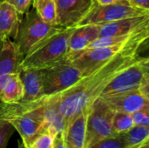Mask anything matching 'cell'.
<instances>
[{
    "instance_id": "cell-2",
    "label": "cell",
    "mask_w": 149,
    "mask_h": 148,
    "mask_svg": "<svg viewBox=\"0 0 149 148\" xmlns=\"http://www.w3.org/2000/svg\"><path fill=\"white\" fill-rule=\"evenodd\" d=\"M73 28H64L31 49L21 60L19 72L24 69H43L67 59L68 40Z\"/></svg>"
},
{
    "instance_id": "cell-3",
    "label": "cell",
    "mask_w": 149,
    "mask_h": 148,
    "mask_svg": "<svg viewBox=\"0 0 149 148\" xmlns=\"http://www.w3.org/2000/svg\"><path fill=\"white\" fill-rule=\"evenodd\" d=\"M62 29L64 28L58 24L45 22L33 8L28 10L24 17L21 19L12 41L17 45L23 59L31 49Z\"/></svg>"
},
{
    "instance_id": "cell-10",
    "label": "cell",
    "mask_w": 149,
    "mask_h": 148,
    "mask_svg": "<svg viewBox=\"0 0 149 148\" xmlns=\"http://www.w3.org/2000/svg\"><path fill=\"white\" fill-rule=\"evenodd\" d=\"M114 111L131 114L138 110L149 106V97L141 90H131L122 92L100 96Z\"/></svg>"
},
{
    "instance_id": "cell-19",
    "label": "cell",
    "mask_w": 149,
    "mask_h": 148,
    "mask_svg": "<svg viewBox=\"0 0 149 148\" xmlns=\"http://www.w3.org/2000/svg\"><path fill=\"white\" fill-rule=\"evenodd\" d=\"M20 78L24 86L22 100L32 101L44 96L40 69L30 68L21 70Z\"/></svg>"
},
{
    "instance_id": "cell-29",
    "label": "cell",
    "mask_w": 149,
    "mask_h": 148,
    "mask_svg": "<svg viewBox=\"0 0 149 148\" xmlns=\"http://www.w3.org/2000/svg\"><path fill=\"white\" fill-rule=\"evenodd\" d=\"M131 6L149 10V0H127Z\"/></svg>"
},
{
    "instance_id": "cell-25",
    "label": "cell",
    "mask_w": 149,
    "mask_h": 148,
    "mask_svg": "<svg viewBox=\"0 0 149 148\" xmlns=\"http://www.w3.org/2000/svg\"><path fill=\"white\" fill-rule=\"evenodd\" d=\"M90 148H128L120 134L98 141Z\"/></svg>"
},
{
    "instance_id": "cell-20",
    "label": "cell",
    "mask_w": 149,
    "mask_h": 148,
    "mask_svg": "<svg viewBox=\"0 0 149 148\" xmlns=\"http://www.w3.org/2000/svg\"><path fill=\"white\" fill-rule=\"evenodd\" d=\"M44 119L45 129L52 133L53 135L57 137L65 133L66 128L65 121L49 96H46L44 110Z\"/></svg>"
},
{
    "instance_id": "cell-14",
    "label": "cell",
    "mask_w": 149,
    "mask_h": 148,
    "mask_svg": "<svg viewBox=\"0 0 149 148\" xmlns=\"http://www.w3.org/2000/svg\"><path fill=\"white\" fill-rule=\"evenodd\" d=\"M89 108L75 116L67 125L64 133L65 146L69 148H85L86 122Z\"/></svg>"
},
{
    "instance_id": "cell-23",
    "label": "cell",
    "mask_w": 149,
    "mask_h": 148,
    "mask_svg": "<svg viewBox=\"0 0 149 148\" xmlns=\"http://www.w3.org/2000/svg\"><path fill=\"white\" fill-rule=\"evenodd\" d=\"M56 136L44 129L34 136L25 146V148H54Z\"/></svg>"
},
{
    "instance_id": "cell-30",
    "label": "cell",
    "mask_w": 149,
    "mask_h": 148,
    "mask_svg": "<svg viewBox=\"0 0 149 148\" xmlns=\"http://www.w3.org/2000/svg\"><path fill=\"white\" fill-rule=\"evenodd\" d=\"M54 148H66L65 143V139H64V133L57 136Z\"/></svg>"
},
{
    "instance_id": "cell-35",
    "label": "cell",
    "mask_w": 149,
    "mask_h": 148,
    "mask_svg": "<svg viewBox=\"0 0 149 148\" xmlns=\"http://www.w3.org/2000/svg\"><path fill=\"white\" fill-rule=\"evenodd\" d=\"M66 148H69V147H66Z\"/></svg>"
},
{
    "instance_id": "cell-16",
    "label": "cell",
    "mask_w": 149,
    "mask_h": 148,
    "mask_svg": "<svg viewBox=\"0 0 149 148\" xmlns=\"http://www.w3.org/2000/svg\"><path fill=\"white\" fill-rule=\"evenodd\" d=\"M24 86L20 72L5 74L0 77V102L13 103L22 100Z\"/></svg>"
},
{
    "instance_id": "cell-8",
    "label": "cell",
    "mask_w": 149,
    "mask_h": 148,
    "mask_svg": "<svg viewBox=\"0 0 149 148\" xmlns=\"http://www.w3.org/2000/svg\"><path fill=\"white\" fill-rule=\"evenodd\" d=\"M147 14H149V10L131 6L128 3H119L99 4L95 2L90 11L86 15V17L78 25L88 24L101 25L120 19Z\"/></svg>"
},
{
    "instance_id": "cell-17",
    "label": "cell",
    "mask_w": 149,
    "mask_h": 148,
    "mask_svg": "<svg viewBox=\"0 0 149 148\" xmlns=\"http://www.w3.org/2000/svg\"><path fill=\"white\" fill-rule=\"evenodd\" d=\"M45 99L46 96H43L32 101L20 100L13 103L0 102V122H11L26 113L42 106Z\"/></svg>"
},
{
    "instance_id": "cell-7",
    "label": "cell",
    "mask_w": 149,
    "mask_h": 148,
    "mask_svg": "<svg viewBox=\"0 0 149 148\" xmlns=\"http://www.w3.org/2000/svg\"><path fill=\"white\" fill-rule=\"evenodd\" d=\"M40 71L44 96L62 92L83 77L82 72L68 59L40 69Z\"/></svg>"
},
{
    "instance_id": "cell-1",
    "label": "cell",
    "mask_w": 149,
    "mask_h": 148,
    "mask_svg": "<svg viewBox=\"0 0 149 148\" xmlns=\"http://www.w3.org/2000/svg\"><path fill=\"white\" fill-rule=\"evenodd\" d=\"M139 49L118 54L88 75L83 76L65 91L49 96L63 116L65 125L82 111L89 108L109 82L139 57Z\"/></svg>"
},
{
    "instance_id": "cell-15",
    "label": "cell",
    "mask_w": 149,
    "mask_h": 148,
    "mask_svg": "<svg viewBox=\"0 0 149 148\" xmlns=\"http://www.w3.org/2000/svg\"><path fill=\"white\" fill-rule=\"evenodd\" d=\"M20 16L10 3L0 0V41L14 38L21 21Z\"/></svg>"
},
{
    "instance_id": "cell-11",
    "label": "cell",
    "mask_w": 149,
    "mask_h": 148,
    "mask_svg": "<svg viewBox=\"0 0 149 148\" xmlns=\"http://www.w3.org/2000/svg\"><path fill=\"white\" fill-rule=\"evenodd\" d=\"M45 101L42 106L26 113L23 116L10 122L14 129L17 130L19 133L24 146H25L34 136H36L38 133L45 129Z\"/></svg>"
},
{
    "instance_id": "cell-28",
    "label": "cell",
    "mask_w": 149,
    "mask_h": 148,
    "mask_svg": "<svg viewBox=\"0 0 149 148\" xmlns=\"http://www.w3.org/2000/svg\"><path fill=\"white\" fill-rule=\"evenodd\" d=\"M10 3L20 15H24L30 9L32 0H5Z\"/></svg>"
},
{
    "instance_id": "cell-32",
    "label": "cell",
    "mask_w": 149,
    "mask_h": 148,
    "mask_svg": "<svg viewBox=\"0 0 149 148\" xmlns=\"http://www.w3.org/2000/svg\"><path fill=\"white\" fill-rule=\"evenodd\" d=\"M138 148H149V143L148 142H146L145 144L141 145V147H139Z\"/></svg>"
},
{
    "instance_id": "cell-18",
    "label": "cell",
    "mask_w": 149,
    "mask_h": 148,
    "mask_svg": "<svg viewBox=\"0 0 149 148\" xmlns=\"http://www.w3.org/2000/svg\"><path fill=\"white\" fill-rule=\"evenodd\" d=\"M22 60L15 43L9 39L0 41V77L5 74L19 72Z\"/></svg>"
},
{
    "instance_id": "cell-12",
    "label": "cell",
    "mask_w": 149,
    "mask_h": 148,
    "mask_svg": "<svg viewBox=\"0 0 149 148\" xmlns=\"http://www.w3.org/2000/svg\"><path fill=\"white\" fill-rule=\"evenodd\" d=\"M100 25L81 24L73 28L68 40L66 58L72 61L75 57L83 52L94 40L100 38Z\"/></svg>"
},
{
    "instance_id": "cell-6",
    "label": "cell",
    "mask_w": 149,
    "mask_h": 148,
    "mask_svg": "<svg viewBox=\"0 0 149 148\" xmlns=\"http://www.w3.org/2000/svg\"><path fill=\"white\" fill-rule=\"evenodd\" d=\"M114 113L102 98L99 97L93 101L87 117L85 148H90L100 140L117 135L112 125Z\"/></svg>"
},
{
    "instance_id": "cell-34",
    "label": "cell",
    "mask_w": 149,
    "mask_h": 148,
    "mask_svg": "<svg viewBox=\"0 0 149 148\" xmlns=\"http://www.w3.org/2000/svg\"><path fill=\"white\" fill-rule=\"evenodd\" d=\"M22 148H25V147H22Z\"/></svg>"
},
{
    "instance_id": "cell-13",
    "label": "cell",
    "mask_w": 149,
    "mask_h": 148,
    "mask_svg": "<svg viewBox=\"0 0 149 148\" xmlns=\"http://www.w3.org/2000/svg\"><path fill=\"white\" fill-rule=\"evenodd\" d=\"M149 14L120 19L100 25V37L125 35L148 27Z\"/></svg>"
},
{
    "instance_id": "cell-5",
    "label": "cell",
    "mask_w": 149,
    "mask_h": 148,
    "mask_svg": "<svg viewBox=\"0 0 149 148\" xmlns=\"http://www.w3.org/2000/svg\"><path fill=\"white\" fill-rule=\"evenodd\" d=\"M136 89L149 97L148 58L138 57L109 82L100 96Z\"/></svg>"
},
{
    "instance_id": "cell-4",
    "label": "cell",
    "mask_w": 149,
    "mask_h": 148,
    "mask_svg": "<svg viewBox=\"0 0 149 148\" xmlns=\"http://www.w3.org/2000/svg\"><path fill=\"white\" fill-rule=\"evenodd\" d=\"M148 37L149 32H146L125 44L86 49L83 52L75 57L72 60V63L82 72L83 76L88 75L116 57L118 54L133 49H140L141 46L148 40Z\"/></svg>"
},
{
    "instance_id": "cell-31",
    "label": "cell",
    "mask_w": 149,
    "mask_h": 148,
    "mask_svg": "<svg viewBox=\"0 0 149 148\" xmlns=\"http://www.w3.org/2000/svg\"><path fill=\"white\" fill-rule=\"evenodd\" d=\"M95 2L99 4H109V3H128L127 0H95Z\"/></svg>"
},
{
    "instance_id": "cell-21",
    "label": "cell",
    "mask_w": 149,
    "mask_h": 148,
    "mask_svg": "<svg viewBox=\"0 0 149 148\" xmlns=\"http://www.w3.org/2000/svg\"><path fill=\"white\" fill-rule=\"evenodd\" d=\"M128 148H138L148 142V127L142 126H134L129 131L120 134Z\"/></svg>"
},
{
    "instance_id": "cell-33",
    "label": "cell",
    "mask_w": 149,
    "mask_h": 148,
    "mask_svg": "<svg viewBox=\"0 0 149 148\" xmlns=\"http://www.w3.org/2000/svg\"><path fill=\"white\" fill-rule=\"evenodd\" d=\"M38 1H39V0H32V2H33V3H37Z\"/></svg>"
},
{
    "instance_id": "cell-24",
    "label": "cell",
    "mask_w": 149,
    "mask_h": 148,
    "mask_svg": "<svg viewBox=\"0 0 149 148\" xmlns=\"http://www.w3.org/2000/svg\"><path fill=\"white\" fill-rule=\"evenodd\" d=\"M112 125H113V129L117 135L129 131L134 126L131 114L120 113V112L114 113Z\"/></svg>"
},
{
    "instance_id": "cell-9",
    "label": "cell",
    "mask_w": 149,
    "mask_h": 148,
    "mask_svg": "<svg viewBox=\"0 0 149 148\" xmlns=\"http://www.w3.org/2000/svg\"><path fill=\"white\" fill-rule=\"evenodd\" d=\"M56 24L62 28L77 26L93 6L95 0H54Z\"/></svg>"
},
{
    "instance_id": "cell-26",
    "label": "cell",
    "mask_w": 149,
    "mask_h": 148,
    "mask_svg": "<svg viewBox=\"0 0 149 148\" xmlns=\"http://www.w3.org/2000/svg\"><path fill=\"white\" fill-rule=\"evenodd\" d=\"M149 106L144 107L131 113V117L134 126H142L148 127L149 126Z\"/></svg>"
},
{
    "instance_id": "cell-27",
    "label": "cell",
    "mask_w": 149,
    "mask_h": 148,
    "mask_svg": "<svg viewBox=\"0 0 149 148\" xmlns=\"http://www.w3.org/2000/svg\"><path fill=\"white\" fill-rule=\"evenodd\" d=\"M15 129L9 122H0V148H5Z\"/></svg>"
},
{
    "instance_id": "cell-22",
    "label": "cell",
    "mask_w": 149,
    "mask_h": 148,
    "mask_svg": "<svg viewBox=\"0 0 149 148\" xmlns=\"http://www.w3.org/2000/svg\"><path fill=\"white\" fill-rule=\"evenodd\" d=\"M33 8L45 22L56 24L57 10L54 0H39L33 3Z\"/></svg>"
}]
</instances>
